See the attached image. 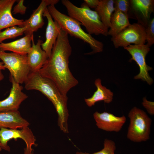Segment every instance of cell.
<instances>
[{
  "instance_id": "16",
  "label": "cell",
  "mask_w": 154,
  "mask_h": 154,
  "mask_svg": "<svg viewBox=\"0 0 154 154\" xmlns=\"http://www.w3.org/2000/svg\"><path fill=\"white\" fill-rule=\"evenodd\" d=\"M16 0H0V31L2 29L14 26L20 27L24 20L13 17L11 10Z\"/></svg>"
},
{
  "instance_id": "23",
  "label": "cell",
  "mask_w": 154,
  "mask_h": 154,
  "mask_svg": "<svg viewBox=\"0 0 154 154\" xmlns=\"http://www.w3.org/2000/svg\"><path fill=\"white\" fill-rule=\"evenodd\" d=\"M115 11H119L126 15L129 18L133 19L132 13L130 0H114Z\"/></svg>"
},
{
  "instance_id": "14",
  "label": "cell",
  "mask_w": 154,
  "mask_h": 154,
  "mask_svg": "<svg viewBox=\"0 0 154 154\" xmlns=\"http://www.w3.org/2000/svg\"><path fill=\"white\" fill-rule=\"evenodd\" d=\"M43 16L46 18L48 23L46 31V40L42 43L41 46L42 49L45 52L48 58L50 56L52 48L56 42L61 28L56 22L53 21L47 8H46L44 11Z\"/></svg>"
},
{
  "instance_id": "18",
  "label": "cell",
  "mask_w": 154,
  "mask_h": 154,
  "mask_svg": "<svg viewBox=\"0 0 154 154\" xmlns=\"http://www.w3.org/2000/svg\"><path fill=\"white\" fill-rule=\"evenodd\" d=\"M33 36V35H26L12 42L6 43L2 42L0 44V50L4 51H9L21 54L27 55L31 48V42Z\"/></svg>"
},
{
  "instance_id": "3",
  "label": "cell",
  "mask_w": 154,
  "mask_h": 154,
  "mask_svg": "<svg viewBox=\"0 0 154 154\" xmlns=\"http://www.w3.org/2000/svg\"><path fill=\"white\" fill-rule=\"evenodd\" d=\"M48 11L54 21L68 34L83 40L88 44L92 50L87 54H92L103 51L104 45L100 42L86 33L81 27V23L75 19L62 13L58 10L54 5L47 7Z\"/></svg>"
},
{
  "instance_id": "10",
  "label": "cell",
  "mask_w": 154,
  "mask_h": 154,
  "mask_svg": "<svg viewBox=\"0 0 154 154\" xmlns=\"http://www.w3.org/2000/svg\"><path fill=\"white\" fill-rule=\"evenodd\" d=\"M12 87L8 96L0 101V112L18 111L21 104L27 98V95L22 91L23 87L10 76Z\"/></svg>"
},
{
  "instance_id": "13",
  "label": "cell",
  "mask_w": 154,
  "mask_h": 154,
  "mask_svg": "<svg viewBox=\"0 0 154 154\" xmlns=\"http://www.w3.org/2000/svg\"><path fill=\"white\" fill-rule=\"evenodd\" d=\"M133 19L145 28L150 20L154 10V0H130Z\"/></svg>"
},
{
  "instance_id": "9",
  "label": "cell",
  "mask_w": 154,
  "mask_h": 154,
  "mask_svg": "<svg viewBox=\"0 0 154 154\" xmlns=\"http://www.w3.org/2000/svg\"><path fill=\"white\" fill-rule=\"evenodd\" d=\"M124 48L131 56L129 61L134 60L139 67V72L134 77V78L141 79L151 85L153 82V80L149 76L148 71L153 68L146 64L145 60L146 56L150 50V47L146 44H130Z\"/></svg>"
},
{
  "instance_id": "31",
  "label": "cell",
  "mask_w": 154,
  "mask_h": 154,
  "mask_svg": "<svg viewBox=\"0 0 154 154\" xmlns=\"http://www.w3.org/2000/svg\"><path fill=\"white\" fill-rule=\"evenodd\" d=\"M2 149L1 147V144L0 143V151H1L2 150Z\"/></svg>"
},
{
  "instance_id": "22",
  "label": "cell",
  "mask_w": 154,
  "mask_h": 154,
  "mask_svg": "<svg viewBox=\"0 0 154 154\" xmlns=\"http://www.w3.org/2000/svg\"><path fill=\"white\" fill-rule=\"evenodd\" d=\"M26 28L14 26L6 28L4 31H0V44L8 39L15 38L22 35Z\"/></svg>"
},
{
  "instance_id": "12",
  "label": "cell",
  "mask_w": 154,
  "mask_h": 154,
  "mask_svg": "<svg viewBox=\"0 0 154 154\" xmlns=\"http://www.w3.org/2000/svg\"><path fill=\"white\" fill-rule=\"evenodd\" d=\"M93 117L98 128L108 132L119 131L126 120L124 116L118 117L106 112H96L93 114Z\"/></svg>"
},
{
  "instance_id": "15",
  "label": "cell",
  "mask_w": 154,
  "mask_h": 154,
  "mask_svg": "<svg viewBox=\"0 0 154 154\" xmlns=\"http://www.w3.org/2000/svg\"><path fill=\"white\" fill-rule=\"evenodd\" d=\"M43 41L39 39L35 44L33 36L32 39L31 48L27 54L28 63L31 72L39 71L46 62L48 57L41 47Z\"/></svg>"
},
{
  "instance_id": "1",
  "label": "cell",
  "mask_w": 154,
  "mask_h": 154,
  "mask_svg": "<svg viewBox=\"0 0 154 154\" xmlns=\"http://www.w3.org/2000/svg\"><path fill=\"white\" fill-rule=\"evenodd\" d=\"M72 51L68 34L61 29L50 56L39 71L42 75L52 81L66 96L69 90L78 83L69 67V59Z\"/></svg>"
},
{
  "instance_id": "20",
  "label": "cell",
  "mask_w": 154,
  "mask_h": 154,
  "mask_svg": "<svg viewBox=\"0 0 154 154\" xmlns=\"http://www.w3.org/2000/svg\"><path fill=\"white\" fill-rule=\"evenodd\" d=\"M110 23L108 34L112 37L117 35L130 24L128 17L119 11H115L112 14Z\"/></svg>"
},
{
  "instance_id": "2",
  "label": "cell",
  "mask_w": 154,
  "mask_h": 154,
  "mask_svg": "<svg viewBox=\"0 0 154 154\" xmlns=\"http://www.w3.org/2000/svg\"><path fill=\"white\" fill-rule=\"evenodd\" d=\"M24 83L26 90L38 91L52 102L58 114V125L63 132L68 133L69 114L67 96L64 95L52 81L39 71L31 72Z\"/></svg>"
},
{
  "instance_id": "6",
  "label": "cell",
  "mask_w": 154,
  "mask_h": 154,
  "mask_svg": "<svg viewBox=\"0 0 154 154\" xmlns=\"http://www.w3.org/2000/svg\"><path fill=\"white\" fill-rule=\"evenodd\" d=\"M0 59L5 68L9 71L10 76L16 82L19 84L25 82L31 72L27 55L7 53L0 50Z\"/></svg>"
},
{
  "instance_id": "21",
  "label": "cell",
  "mask_w": 154,
  "mask_h": 154,
  "mask_svg": "<svg viewBox=\"0 0 154 154\" xmlns=\"http://www.w3.org/2000/svg\"><path fill=\"white\" fill-rule=\"evenodd\" d=\"M101 21L108 29L110 27L111 15L115 11L114 0H100L94 9Z\"/></svg>"
},
{
  "instance_id": "11",
  "label": "cell",
  "mask_w": 154,
  "mask_h": 154,
  "mask_svg": "<svg viewBox=\"0 0 154 154\" xmlns=\"http://www.w3.org/2000/svg\"><path fill=\"white\" fill-rule=\"evenodd\" d=\"M58 0H42L38 7L35 10L27 19L24 21L23 25L20 27L26 28L24 33L25 35H32L34 32L41 28L44 24L43 16L44 11L48 6L55 5Z\"/></svg>"
},
{
  "instance_id": "4",
  "label": "cell",
  "mask_w": 154,
  "mask_h": 154,
  "mask_svg": "<svg viewBox=\"0 0 154 154\" xmlns=\"http://www.w3.org/2000/svg\"><path fill=\"white\" fill-rule=\"evenodd\" d=\"M61 2L66 8L68 16L84 26L88 33L108 35V29L101 21L97 13L91 10L85 3L79 7L68 0H62Z\"/></svg>"
},
{
  "instance_id": "8",
  "label": "cell",
  "mask_w": 154,
  "mask_h": 154,
  "mask_svg": "<svg viewBox=\"0 0 154 154\" xmlns=\"http://www.w3.org/2000/svg\"><path fill=\"white\" fill-rule=\"evenodd\" d=\"M18 138L22 139L25 142L26 147L24 149V154H33L32 147L35 145L36 139L31 130L28 126L21 129H18L0 128V143L2 149L9 152L10 147L7 142L12 139Z\"/></svg>"
},
{
  "instance_id": "28",
  "label": "cell",
  "mask_w": 154,
  "mask_h": 154,
  "mask_svg": "<svg viewBox=\"0 0 154 154\" xmlns=\"http://www.w3.org/2000/svg\"><path fill=\"white\" fill-rule=\"evenodd\" d=\"M84 3L90 8H96L99 3V0H84Z\"/></svg>"
},
{
  "instance_id": "17",
  "label": "cell",
  "mask_w": 154,
  "mask_h": 154,
  "mask_svg": "<svg viewBox=\"0 0 154 154\" xmlns=\"http://www.w3.org/2000/svg\"><path fill=\"white\" fill-rule=\"evenodd\" d=\"M29 125L18 111L0 112V128H22Z\"/></svg>"
},
{
  "instance_id": "7",
  "label": "cell",
  "mask_w": 154,
  "mask_h": 154,
  "mask_svg": "<svg viewBox=\"0 0 154 154\" xmlns=\"http://www.w3.org/2000/svg\"><path fill=\"white\" fill-rule=\"evenodd\" d=\"M111 40L115 47H127L131 44H145L146 41L145 28L138 23H135L125 28Z\"/></svg>"
},
{
  "instance_id": "19",
  "label": "cell",
  "mask_w": 154,
  "mask_h": 154,
  "mask_svg": "<svg viewBox=\"0 0 154 154\" xmlns=\"http://www.w3.org/2000/svg\"><path fill=\"white\" fill-rule=\"evenodd\" d=\"M94 84L97 88L96 90L91 97L85 98V102L88 106L91 107L99 101H103L106 103H110L112 102L113 98V93L111 90L101 84L100 79L96 80Z\"/></svg>"
},
{
  "instance_id": "5",
  "label": "cell",
  "mask_w": 154,
  "mask_h": 154,
  "mask_svg": "<svg viewBox=\"0 0 154 154\" xmlns=\"http://www.w3.org/2000/svg\"><path fill=\"white\" fill-rule=\"evenodd\" d=\"M128 117L130 123L127 138L135 142L146 141L149 139L152 120L146 113L134 107L129 111Z\"/></svg>"
},
{
  "instance_id": "24",
  "label": "cell",
  "mask_w": 154,
  "mask_h": 154,
  "mask_svg": "<svg viewBox=\"0 0 154 154\" xmlns=\"http://www.w3.org/2000/svg\"><path fill=\"white\" fill-rule=\"evenodd\" d=\"M116 148V144L114 141L106 139L104 141V147L101 150L91 153L77 152L76 154H115Z\"/></svg>"
},
{
  "instance_id": "25",
  "label": "cell",
  "mask_w": 154,
  "mask_h": 154,
  "mask_svg": "<svg viewBox=\"0 0 154 154\" xmlns=\"http://www.w3.org/2000/svg\"><path fill=\"white\" fill-rule=\"evenodd\" d=\"M145 28L146 44L149 47L154 43V18L151 19Z\"/></svg>"
},
{
  "instance_id": "27",
  "label": "cell",
  "mask_w": 154,
  "mask_h": 154,
  "mask_svg": "<svg viewBox=\"0 0 154 154\" xmlns=\"http://www.w3.org/2000/svg\"><path fill=\"white\" fill-rule=\"evenodd\" d=\"M142 104L150 115L154 114V103L148 101L145 97L143 98Z\"/></svg>"
},
{
  "instance_id": "30",
  "label": "cell",
  "mask_w": 154,
  "mask_h": 154,
  "mask_svg": "<svg viewBox=\"0 0 154 154\" xmlns=\"http://www.w3.org/2000/svg\"><path fill=\"white\" fill-rule=\"evenodd\" d=\"M4 78V76L1 70H0V81L3 79Z\"/></svg>"
},
{
  "instance_id": "26",
  "label": "cell",
  "mask_w": 154,
  "mask_h": 154,
  "mask_svg": "<svg viewBox=\"0 0 154 154\" xmlns=\"http://www.w3.org/2000/svg\"><path fill=\"white\" fill-rule=\"evenodd\" d=\"M17 4L14 7L12 11L14 14L20 13L22 15L24 14L26 11L27 7L23 4L24 0L17 1Z\"/></svg>"
},
{
  "instance_id": "29",
  "label": "cell",
  "mask_w": 154,
  "mask_h": 154,
  "mask_svg": "<svg viewBox=\"0 0 154 154\" xmlns=\"http://www.w3.org/2000/svg\"><path fill=\"white\" fill-rule=\"evenodd\" d=\"M5 68L4 66V64L3 62H0V70H5Z\"/></svg>"
}]
</instances>
